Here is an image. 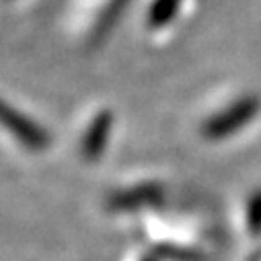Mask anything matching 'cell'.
I'll use <instances>...</instances> for the list:
<instances>
[{"instance_id":"obj_1","label":"cell","mask_w":261,"mask_h":261,"mask_svg":"<svg viewBox=\"0 0 261 261\" xmlns=\"http://www.w3.org/2000/svg\"><path fill=\"white\" fill-rule=\"evenodd\" d=\"M259 113V99L257 97H243L234 101L230 107L222 109L220 113L206 119L202 132L208 140H222L241 127H245L255 115Z\"/></svg>"},{"instance_id":"obj_2","label":"cell","mask_w":261,"mask_h":261,"mask_svg":"<svg viewBox=\"0 0 261 261\" xmlns=\"http://www.w3.org/2000/svg\"><path fill=\"white\" fill-rule=\"evenodd\" d=\"M3 121L21 140V144H25L31 150H43L49 144V136L45 134V129L27 115H23L21 111H17L15 107H11L9 103L3 105Z\"/></svg>"},{"instance_id":"obj_3","label":"cell","mask_w":261,"mask_h":261,"mask_svg":"<svg viewBox=\"0 0 261 261\" xmlns=\"http://www.w3.org/2000/svg\"><path fill=\"white\" fill-rule=\"evenodd\" d=\"M111 125H113V113L109 109H103L93 117L91 125L87 127V132H85L83 144H81V152H83V156L87 161L101 159V154H103V150L107 146V140H109Z\"/></svg>"},{"instance_id":"obj_4","label":"cell","mask_w":261,"mask_h":261,"mask_svg":"<svg viewBox=\"0 0 261 261\" xmlns=\"http://www.w3.org/2000/svg\"><path fill=\"white\" fill-rule=\"evenodd\" d=\"M159 200H161V187L154 183H146L134 189L115 193L109 200V206L113 210H132V208H140L146 204H154Z\"/></svg>"},{"instance_id":"obj_5","label":"cell","mask_w":261,"mask_h":261,"mask_svg":"<svg viewBox=\"0 0 261 261\" xmlns=\"http://www.w3.org/2000/svg\"><path fill=\"white\" fill-rule=\"evenodd\" d=\"M181 3L183 0H152L150 11H148V25L152 29H161L169 25L177 17Z\"/></svg>"},{"instance_id":"obj_6","label":"cell","mask_w":261,"mask_h":261,"mask_svg":"<svg viewBox=\"0 0 261 261\" xmlns=\"http://www.w3.org/2000/svg\"><path fill=\"white\" fill-rule=\"evenodd\" d=\"M247 226L251 234H261V189H255L247 202Z\"/></svg>"},{"instance_id":"obj_7","label":"cell","mask_w":261,"mask_h":261,"mask_svg":"<svg viewBox=\"0 0 261 261\" xmlns=\"http://www.w3.org/2000/svg\"><path fill=\"white\" fill-rule=\"evenodd\" d=\"M146 261H150V259H146Z\"/></svg>"}]
</instances>
